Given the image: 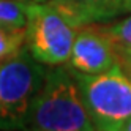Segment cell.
I'll return each mask as SVG.
<instances>
[{
    "label": "cell",
    "instance_id": "4fadbf2b",
    "mask_svg": "<svg viewBox=\"0 0 131 131\" xmlns=\"http://www.w3.org/2000/svg\"><path fill=\"white\" fill-rule=\"evenodd\" d=\"M30 2H46V0H30Z\"/></svg>",
    "mask_w": 131,
    "mask_h": 131
},
{
    "label": "cell",
    "instance_id": "8992f818",
    "mask_svg": "<svg viewBox=\"0 0 131 131\" xmlns=\"http://www.w3.org/2000/svg\"><path fill=\"white\" fill-rule=\"evenodd\" d=\"M78 27L111 19L122 10V0H51Z\"/></svg>",
    "mask_w": 131,
    "mask_h": 131
},
{
    "label": "cell",
    "instance_id": "9c48e42d",
    "mask_svg": "<svg viewBox=\"0 0 131 131\" xmlns=\"http://www.w3.org/2000/svg\"><path fill=\"white\" fill-rule=\"evenodd\" d=\"M115 49V54L131 52V16L112 25H101Z\"/></svg>",
    "mask_w": 131,
    "mask_h": 131
},
{
    "label": "cell",
    "instance_id": "8fae6325",
    "mask_svg": "<svg viewBox=\"0 0 131 131\" xmlns=\"http://www.w3.org/2000/svg\"><path fill=\"white\" fill-rule=\"evenodd\" d=\"M122 10L125 11H131V0H122Z\"/></svg>",
    "mask_w": 131,
    "mask_h": 131
},
{
    "label": "cell",
    "instance_id": "7c38bea8",
    "mask_svg": "<svg viewBox=\"0 0 131 131\" xmlns=\"http://www.w3.org/2000/svg\"><path fill=\"white\" fill-rule=\"evenodd\" d=\"M120 129H123V131H131V117L125 122L123 125H122V128H120Z\"/></svg>",
    "mask_w": 131,
    "mask_h": 131
},
{
    "label": "cell",
    "instance_id": "52a82bcc",
    "mask_svg": "<svg viewBox=\"0 0 131 131\" xmlns=\"http://www.w3.org/2000/svg\"><path fill=\"white\" fill-rule=\"evenodd\" d=\"M30 3L27 0H0V25L25 27Z\"/></svg>",
    "mask_w": 131,
    "mask_h": 131
},
{
    "label": "cell",
    "instance_id": "3957f363",
    "mask_svg": "<svg viewBox=\"0 0 131 131\" xmlns=\"http://www.w3.org/2000/svg\"><path fill=\"white\" fill-rule=\"evenodd\" d=\"M96 129L115 131L131 117V79L118 67L98 74L74 71Z\"/></svg>",
    "mask_w": 131,
    "mask_h": 131
},
{
    "label": "cell",
    "instance_id": "277c9868",
    "mask_svg": "<svg viewBox=\"0 0 131 131\" xmlns=\"http://www.w3.org/2000/svg\"><path fill=\"white\" fill-rule=\"evenodd\" d=\"M78 29L52 2H32L25 25L27 49L44 65H63L70 60Z\"/></svg>",
    "mask_w": 131,
    "mask_h": 131
},
{
    "label": "cell",
    "instance_id": "7a4b0ae2",
    "mask_svg": "<svg viewBox=\"0 0 131 131\" xmlns=\"http://www.w3.org/2000/svg\"><path fill=\"white\" fill-rule=\"evenodd\" d=\"M46 70L29 51L0 65V129H25L30 106L43 85Z\"/></svg>",
    "mask_w": 131,
    "mask_h": 131
},
{
    "label": "cell",
    "instance_id": "30bf717a",
    "mask_svg": "<svg viewBox=\"0 0 131 131\" xmlns=\"http://www.w3.org/2000/svg\"><path fill=\"white\" fill-rule=\"evenodd\" d=\"M117 67L122 70V73H123L126 78L131 79V52L117 55Z\"/></svg>",
    "mask_w": 131,
    "mask_h": 131
},
{
    "label": "cell",
    "instance_id": "5b68a950",
    "mask_svg": "<svg viewBox=\"0 0 131 131\" xmlns=\"http://www.w3.org/2000/svg\"><path fill=\"white\" fill-rule=\"evenodd\" d=\"M68 62L74 71L98 74L117 67V54L103 27L92 22L78 29Z\"/></svg>",
    "mask_w": 131,
    "mask_h": 131
},
{
    "label": "cell",
    "instance_id": "ba28073f",
    "mask_svg": "<svg viewBox=\"0 0 131 131\" xmlns=\"http://www.w3.org/2000/svg\"><path fill=\"white\" fill-rule=\"evenodd\" d=\"M25 27L0 25V62L16 55L24 49Z\"/></svg>",
    "mask_w": 131,
    "mask_h": 131
},
{
    "label": "cell",
    "instance_id": "6da1fadb",
    "mask_svg": "<svg viewBox=\"0 0 131 131\" xmlns=\"http://www.w3.org/2000/svg\"><path fill=\"white\" fill-rule=\"evenodd\" d=\"M25 129L90 131L96 129L84 103L74 73L63 68L46 71L43 85L30 106Z\"/></svg>",
    "mask_w": 131,
    "mask_h": 131
},
{
    "label": "cell",
    "instance_id": "5bb4252c",
    "mask_svg": "<svg viewBox=\"0 0 131 131\" xmlns=\"http://www.w3.org/2000/svg\"><path fill=\"white\" fill-rule=\"evenodd\" d=\"M27 2H30V0H27Z\"/></svg>",
    "mask_w": 131,
    "mask_h": 131
}]
</instances>
